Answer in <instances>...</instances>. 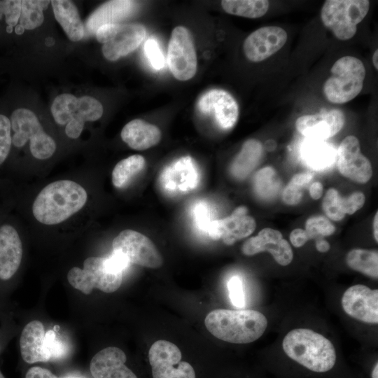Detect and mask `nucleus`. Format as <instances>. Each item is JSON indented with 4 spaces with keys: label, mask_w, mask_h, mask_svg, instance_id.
<instances>
[{
    "label": "nucleus",
    "mask_w": 378,
    "mask_h": 378,
    "mask_svg": "<svg viewBox=\"0 0 378 378\" xmlns=\"http://www.w3.org/2000/svg\"><path fill=\"white\" fill-rule=\"evenodd\" d=\"M253 187L257 195L263 200H272L281 188V181L271 167L260 169L254 176Z\"/></svg>",
    "instance_id": "obj_30"
},
{
    "label": "nucleus",
    "mask_w": 378,
    "mask_h": 378,
    "mask_svg": "<svg viewBox=\"0 0 378 378\" xmlns=\"http://www.w3.org/2000/svg\"><path fill=\"white\" fill-rule=\"evenodd\" d=\"M24 378H59L50 370L40 367L30 368L25 373Z\"/></svg>",
    "instance_id": "obj_46"
},
{
    "label": "nucleus",
    "mask_w": 378,
    "mask_h": 378,
    "mask_svg": "<svg viewBox=\"0 0 378 378\" xmlns=\"http://www.w3.org/2000/svg\"><path fill=\"white\" fill-rule=\"evenodd\" d=\"M208 331L215 337L234 344H247L260 338L267 327L261 312L253 309H217L204 319Z\"/></svg>",
    "instance_id": "obj_2"
},
{
    "label": "nucleus",
    "mask_w": 378,
    "mask_h": 378,
    "mask_svg": "<svg viewBox=\"0 0 378 378\" xmlns=\"http://www.w3.org/2000/svg\"><path fill=\"white\" fill-rule=\"evenodd\" d=\"M323 185L319 182L313 183L309 188V193L314 200L319 199L323 194Z\"/></svg>",
    "instance_id": "obj_49"
},
{
    "label": "nucleus",
    "mask_w": 378,
    "mask_h": 378,
    "mask_svg": "<svg viewBox=\"0 0 378 378\" xmlns=\"http://www.w3.org/2000/svg\"><path fill=\"white\" fill-rule=\"evenodd\" d=\"M199 182L197 167L190 156L182 157L168 165L160 176L162 189L170 195L190 192L197 186Z\"/></svg>",
    "instance_id": "obj_12"
},
{
    "label": "nucleus",
    "mask_w": 378,
    "mask_h": 378,
    "mask_svg": "<svg viewBox=\"0 0 378 378\" xmlns=\"http://www.w3.org/2000/svg\"><path fill=\"white\" fill-rule=\"evenodd\" d=\"M246 255H253L264 251L270 252L277 263L286 266L293 260V254L288 242L281 233L272 228H264L258 234L247 239L241 247Z\"/></svg>",
    "instance_id": "obj_16"
},
{
    "label": "nucleus",
    "mask_w": 378,
    "mask_h": 378,
    "mask_svg": "<svg viewBox=\"0 0 378 378\" xmlns=\"http://www.w3.org/2000/svg\"><path fill=\"white\" fill-rule=\"evenodd\" d=\"M336 158L340 172L357 183H366L372 174L370 160L360 152L358 139L348 136L340 144Z\"/></svg>",
    "instance_id": "obj_10"
},
{
    "label": "nucleus",
    "mask_w": 378,
    "mask_h": 378,
    "mask_svg": "<svg viewBox=\"0 0 378 378\" xmlns=\"http://www.w3.org/2000/svg\"><path fill=\"white\" fill-rule=\"evenodd\" d=\"M12 148L11 124L9 116L0 112V166L8 158Z\"/></svg>",
    "instance_id": "obj_35"
},
{
    "label": "nucleus",
    "mask_w": 378,
    "mask_h": 378,
    "mask_svg": "<svg viewBox=\"0 0 378 378\" xmlns=\"http://www.w3.org/2000/svg\"><path fill=\"white\" fill-rule=\"evenodd\" d=\"M377 212L376 213L374 218V223H373V229H374V237L376 240V241H378V236H377Z\"/></svg>",
    "instance_id": "obj_51"
},
{
    "label": "nucleus",
    "mask_w": 378,
    "mask_h": 378,
    "mask_svg": "<svg viewBox=\"0 0 378 378\" xmlns=\"http://www.w3.org/2000/svg\"><path fill=\"white\" fill-rule=\"evenodd\" d=\"M120 24H106L100 26L96 31V38L102 43L108 41L115 34Z\"/></svg>",
    "instance_id": "obj_44"
},
{
    "label": "nucleus",
    "mask_w": 378,
    "mask_h": 378,
    "mask_svg": "<svg viewBox=\"0 0 378 378\" xmlns=\"http://www.w3.org/2000/svg\"><path fill=\"white\" fill-rule=\"evenodd\" d=\"M49 1H22L19 24L23 29L32 30L40 27L44 20L43 9L50 4Z\"/></svg>",
    "instance_id": "obj_31"
},
{
    "label": "nucleus",
    "mask_w": 378,
    "mask_h": 378,
    "mask_svg": "<svg viewBox=\"0 0 378 378\" xmlns=\"http://www.w3.org/2000/svg\"><path fill=\"white\" fill-rule=\"evenodd\" d=\"M343 310L351 317L366 323H378V290L356 284L347 288L342 298Z\"/></svg>",
    "instance_id": "obj_11"
},
{
    "label": "nucleus",
    "mask_w": 378,
    "mask_h": 378,
    "mask_svg": "<svg viewBox=\"0 0 378 378\" xmlns=\"http://www.w3.org/2000/svg\"><path fill=\"white\" fill-rule=\"evenodd\" d=\"M129 262L115 253L108 257H89L83 268H71L67 274L70 285L85 295L97 288L104 293L117 290L122 281V272Z\"/></svg>",
    "instance_id": "obj_4"
},
{
    "label": "nucleus",
    "mask_w": 378,
    "mask_h": 378,
    "mask_svg": "<svg viewBox=\"0 0 378 378\" xmlns=\"http://www.w3.org/2000/svg\"><path fill=\"white\" fill-rule=\"evenodd\" d=\"M113 252L125 258L129 263L156 269L162 265L163 259L153 241L144 234L127 229L113 240Z\"/></svg>",
    "instance_id": "obj_8"
},
{
    "label": "nucleus",
    "mask_w": 378,
    "mask_h": 378,
    "mask_svg": "<svg viewBox=\"0 0 378 378\" xmlns=\"http://www.w3.org/2000/svg\"><path fill=\"white\" fill-rule=\"evenodd\" d=\"M103 106L99 101L90 96L78 98L76 113L86 122L99 120L103 115Z\"/></svg>",
    "instance_id": "obj_33"
},
{
    "label": "nucleus",
    "mask_w": 378,
    "mask_h": 378,
    "mask_svg": "<svg viewBox=\"0 0 378 378\" xmlns=\"http://www.w3.org/2000/svg\"><path fill=\"white\" fill-rule=\"evenodd\" d=\"M345 121L343 112L332 109L298 118L296 129L307 139L325 141L337 134Z\"/></svg>",
    "instance_id": "obj_18"
},
{
    "label": "nucleus",
    "mask_w": 378,
    "mask_h": 378,
    "mask_svg": "<svg viewBox=\"0 0 378 378\" xmlns=\"http://www.w3.org/2000/svg\"><path fill=\"white\" fill-rule=\"evenodd\" d=\"M221 6L227 13L248 18H259L267 12L270 2L266 0H223Z\"/></svg>",
    "instance_id": "obj_26"
},
{
    "label": "nucleus",
    "mask_w": 378,
    "mask_h": 378,
    "mask_svg": "<svg viewBox=\"0 0 378 378\" xmlns=\"http://www.w3.org/2000/svg\"><path fill=\"white\" fill-rule=\"evenodd\" d=\"M9 118L12 147L21 148L29 141L30 152L36 159L46 160L55 153L57 148L55 141L45 132L32 111L27 108H17L12 111Z\"/></svg>",
    "instance_id": "obj_5"
},
{
    "label": "nucleus",
    "mask_w": 378,
    "mask_h": 378,
    "mask_svg": "<svg viewBox=\"0 0 378 378\" xmlns=\"http://www.w3.org/2000/svg\"><path fill=\"white\" fill-rule=\"evenodd\" d=\"M66 378H79V377H66Z\"/></svg>",
    "instance_id": "obj_55"
},
{
    "label": "nucleus",
    "mask_w": 378,
    "mask_h": 378,
    "mask_svg": "<svg viewBox=\"0 0 378 378\" xmlns=\"http://www.w3.org/2000/svg\"><path fill=\"white\" fill-rule=\"evenodd\" d=\"M120 136L131 148L143 150L157 145L162 134L157 126L141 119H134L123 127Z\"/></svg>",
    "instance_id": "obj_22"
},
{
    "label": "nucleus",
    "mask_w": 378,
    "mask_h": 378,
    "mask_svg": "<svg viewBox=\"0 0 378 378\" xmlns=\"http://www.w3.org/2000/svg\"><path fill=\"white\" fill-rule=\"evenodd\" d=\"M45 329L37 320L28 323L23 328L20 337V355L27 364L51 360L44 345Z\"/></svg>",
    "instance_id": "obj_21"
},
{
    "label": "nucleus",
    "mask_w": 378,
    "mask_h": 378,
    "mask_svg": "<svg viewBox=\"0 0 378 378\" xmlns=\"http://www.w3.org/2000/svg\"><path fill=\"white\" fill-rule=\"evenodd\" d=\"M87 200V192L80 184L59 180L41 190L33 203L32 213L41 223L56 225L80 211Z\"/></svg>",
    "instance_id": "obj_1"
},
{
    "label": "nucleus",
    "mask_w": 378,
    "mask_h": 378,
    "mask_svg": "<svg viewBox=\"0 0 378 378\" xmlns=\"http://www.w3.org/2000/svg\"><path fill=\"white\" fill-rule=\"evenodd\" d=\"M78 97L70 93L57 96L52 105L51 113L55 122L61 125H66L76 113Z\"/></svg>",
    "instance_id": "obj_32"
},
{
    "label": "nucleus",
    "mask_w": 378,
    "mask_h": 378,
    "mask_svg": "<svg viewBox=\"0 0 378 378\" xmlns=\"http://www.w3.org/2000/svg\"><path fill=\"white\" fill-rule=\"evenodd\" d=\"M197 106L202 113L213 115L218 126L223 130L232 128L237 121L238 104L225 90L212 89L206 92L200 97Z\"/></svg>",
    "instance_id": "obj_14"
},
{
    "label": "nucleus",
    "mask_w": 378,
    "mask_h": 378,
    "mask_svg": "<svg viewBox=\"0 0 378 378\" xmlns=\"http://www.w3.org/2000/svg\"><path fill=\"white\" fill-rule=\"evenodd\" d=\"M302 188L290 181L283 191V200L289 205L300 203L302 197Z\"/></svg>",
    "instance_id": "obj_42"
},
{
    "label": "nucleus",
    "mask_w": 378,
    "mask_h": 378,
    "mask_svg": "<svg viewBox=\"0 0 378 378\" xmlns=\"http://www.w3.org/2000/svg\"><path fill=\"white\" fill-rule=\"evenodd\" d=\"M44 345L50 356L51 360L64 357L66 349L56 337L53 330H48L45 335Z\"/></svg>",
    "instance_id": "obj_40"
},
{
    "label": "nucleus",
    "mask_w": 378,
    "mask_h": 378,
    "mask_svg": "<svg viewBox=\"0 0 378 378\" xmlns=\"http://www.w3.org/2000/svg\"><path fill=\"white\" fill-rule=\"evenodd\" d=\"M0 378H5L4 374L1 372V370H0Z\"/></svg>",
    "instance_id": "obj_54"
},
{
    "label": "nucleus",
    "mask_w": 378,
    "mask_h": 378,
    "mask_svg": "<svg viewBox=\"0 0 378 378\" xmlns=\"http://www.w3.org/2000/svg\"><path fill=\"white\" fill-rule=\"evenodd\" d=\"M348 266L373 279L378 277V253L377 251L353 249L346 258Z\"/></svg>",
    "instance_id": "obj_27"
},
{
    "label": "nucleus",
    "mask_w": 378,
    "mask_h": 378,
    "mask_svg": "<svg viewBox=\"0 0 378 378\" xmlns=\"http://www.w3.org/2000/svg\"><path fill=\"white\" fill-rule=\"evenodd\" d=\"M146 160L142 155H133L118 162L112 172V183L117 188L127 186L132 177L144 169Z\"/></svg>",
    "instance_id": "obj_28"
},
{
    "label": "nucleus",
    "mask_w": 378,
    "mask_h": 378,
    "mask_svg": "<svg viewBox=\"0 0 378 378\" xmlns=\"http://www.w3.org/2000/svg\"><path fill=\"white\" fill-rule=\"evenodd\" d=\"M371 378H378V363L376 362L374 364L372 372H371Z\"/></svg>",
    "instance_id": "obj_52"
},
{
    "label": "nucleus",
    "mask_w": 378,
    "mask_h": 378,
    "mask_svg": "<svg viewBox=\"0 0 378 378\" xmlns=\"http://www.w3.org/2000/svg\"><path fill=\"white\" fill-rule=\"evenodd\" d=\"M262 154L263 147L259 141L253 139L247 140L232 161L230 173L237 179H244L256 167Z\"/></svg>",
    "instance_id": "obj_25"
},
{
    "label": "nucleus",
    "mask_w": 378,
    "mask_h": 378,
    "mask_svg": "<svg viewBox=\"0 0 378 378\" xmlns=\"http://www.w3.org/2000/svg\"><path fill=\"white\" fill-rule=\"evenodd\" d=\"M21 0L3 1L1 19L4 20L6 26L13 28L18 24L21 14Z\"/></svg>",
    "instance_id": "obj_37"
},
{
    "label": "nucleus",
    "mask_w": 378,
    "mask_h": 378,
    "mask_svg": "<svg viewBox=\"0 0 378 378\" xmlns=\"http://www.w3.org/2000/svg\"><path fill=\"white\" fill-rule=\"evenodd\" d=\"M167 64L173 76L179 80L191 79L197 71V55L194 41L185 27H176L171 34L167 50Z\"/></svg>",
    "instance_id": "obj_9"
},
{
    "label": "nucleus",
    "mask_w": 378,
    "mask_h": 378,
    "mask_svg": "<svg viewBox=\"0 0 378 378\" xmlns=\"http://www.w3.org/2000/svg\"><path fill=\"white\" fill-rule=\"evenodd\" d=\"M287 41V33L277 26L260 27L244 40L243 50L246 57L253 62L263 61L279 51Z\"/></svg>",
    "instance_id": "obj_13"
},
{
    "label": "nucleus",
    "mask_w": 378,
    "mask_h": 378,
    "mask_svg": "<svg viewBox=\"0 0 378 378\" xmlns=\"http://www.w3.org/2000/svg\"><path fill=\"white\" fill-rule=\"evenodd\" d=\"M127 356L118 347L108 346L97 352L90 363L92 378H139L127 365Z\"/></svg>",
    "instance_id": "obj_19"
},
{
    "label": "nucleus",
    "mask_w": 378,
    "mask_h": 378,
    "mask_svg": "<svg viewBox=\"0 0 378 378\" xmlns=\"http://www.w3.org/2000/svg\"><path fill=\"white\" fill-rule=\"evenodd\" d=\"M304 162L315 171H323L335 163L337 152L334 146L325 141L306 139L301 148Z\"/></svg>",
    "instance_id": "obj_24"
},
{
    "label": "nucleus",
    "mask_w": 378,
    "mask_h": 378,
    "mask_svg": "<svg viewBox=\"0 0 378 378\" xmlns=\"http://www.w3.org/2000/svg\"><path fill=\"white\" fill-rule=\"evenodd\" d=\"M330 74L323 85V92L329 102H348L362 90L365 68L359 59L351 56L340 58L330 69Z\"/></svg>",
    "instance_id": "obj_6"
},
{
    "label": "nucleus",
    "mask_w": 378,
    "mask_h": 378,
    "mask_svg": "<svg viewBox=\"0 0 378 378\" xmlns=\"http://www.w3.org/2000/svg\"><path fill=\"white\" fill-rule=\"evenodd\" d=\"M305 231L309 239H317L323 237L329 236L335 231V226L323 216H313L309 218L306 223Z\"/></svg>",
    "instance_id": "obj_34"
},
{
    "label": "nucleus",
    "mask_w": 378,
    "mask_h": 378,
    "mask_svg": "<svg viewBox=\"0 0 378 378\" xmlns=\"http://www.w3.org/2000/svg\"><path fill=\"white\" fill-rule=\"evenodd\" d=\"M55 18L69 40L80 41L84 35V25L76 5L69 0L50 1Z\"/></svg>",
    "instance_id": "obj_23"
},
{
    "label": "nucleus",
    "mask_w": 378,
    "mask_h": 378,
    "mask_svg": "<svg viewBox=\"0 0 378 378\" xmlns=\"http://www.w3.org/2000/svg\"><path fill=\"white\" fill-rule=\"evenodd\" d=\"M341 200L342 197L334 188L329 189L324 197L323 211L326 216L333 220H340L345 216L342 209Z\"/></svg>",
    "instance_id": "obj_36"
},
{
    "label": "nucleus",
    "mask_w": 378,
    "mask_h": 378,
    "mask_svg": "<svg viewBox=\"0 0 378 378\" xmlns=\"http://www.w3.org/2000/svg\"><path fill=\"white\" fill-rule=\"evenodd\" d=\"M377 55H378V50L376 49L375 52L373 54V57H372V62H373L374 66L375 67L376 69H378Z\"/></svg>",
    "instance_id": "obj_53"
},
{
    "label": "nucleus",
    "mask_w": 378,
    "mask_h": 378,
    "mask_svg": "<svg viewBox=\"0 0 378 378\" xmlns=\"http://www.w3.org/2000/svg\"><path fill=\"white\" fill-rule=\"evenodd\" d=\"M134 2L131 1H111L103 4L92 15L91 21L97 24V29L128 15L134 9Z\"/></svg>",
    "instance_id": "obj_29"
},
{
    "label": "nucleus",
    "mask_w": 378,
    "mask_h": 378,
    "mask_svg": "<svg viewBox=\"0 0 378 378\" xmlns=\"http://www.w3.org/2000/svg\"><path fill=\"white\" fill-rule=\"evenodd\" d=\"M312 174L308 172L297 174L292 178L290 182L303 188L308 184L312 178Z\"/></svg>",
    "instance_id": "obj_48"
},
{
    "label": "nucleus",
    "mask_w": 378,
    "mask_h": 378,
    "mask_svg": "<svg viewBox=\"0 0 378 378\" xmlns=\"http://www.w3.org/2000/svg\"><path fill=\"white\" fill-rule=\"evenodd\" d=\"M85 121L76 113L66 125L65 133L71 139H77L81 134Z\"/></svg>",
    "instance_id": "obj_43"
},
{
    "label": "nucleus",
    "mask_w": 378,
    "mask_h": 378,
    "mask_svg": "<svg viewBox=\"0 0 378 378\" xmlns=\"http://www.w3.org/2000/svg\"><path fill=\"white\" fill-rule=\"evenodd\" d=\"M316 248L319 252L325 253L330 249V244L327 241L321 238L316 240Z\"/></svg>",
    "instance_id": "obj_50"
},
{
    "label": "nucleus",
    "mask_w": 378,
    "mask_h": 378,
    "mask_svg": "<svg viewBox=\"0 0 378 378\" xmlns=\"http://www.w3.org/2000/svg\"><path fill=\"white\" fill-rule=\"evenodd\" d=\"M369 8L368 0H327L321 8V18L337 39L346 41L356 34L357 24L365 18Z\"/></svg>",
    "instance_id": "obj_7"
},
{
    "label": "nucleus",
    "mask_w": 378,
    "mask_h": 378,
    "mask_svg": "<svg viewBox=\"0 0 378 378\" xmlns=\"http://www.w3.org/2000/svg\"><path fill=\"white\" fill-rule=\"evenodd\" d=\"M23 246L16 227L10 223L0 225V281L11 280L18 272L22 259Z\"/></svg>",
    "instance_id": "obj_17"
},
{
    "label": "nucleus",
    "mask_w": 378,
    "mask_h": 378,
    "mask_svg": "<svg viewBox=\"0 0 378 378\" xmlns=\"http://www.w3.org/2000/svg\"><path fill=\"white\" fill-rule=\"evenodd\" d=\"M144 50L149 62L154 69L160 70L164 66V56L155 39H148L145 43Z\"/></svg>",
    "instance_id": "obj_39"
},
{
    "label": "nucleus",
    "mask_w": 378,
    "mask_h": 378,
    "mask_svg": "<svg viewBox=\"0 0 378 378\" xmlns=\"http://www.w3.org/2000/svg\"><path fill=\"white\" fill-rule=\"evenodd\" d=\"M146 34L145 27L140 23L119 24L113 36L103 44L104 57L111 62L116 61L136 50Z\"/></svg>",
    "instance_id": "obj_20"
},
{
    "label": "nucleus",
    "mask_w": 378,
    "mask_h": 378,
    "mask_svg": "<svg viewBox=\"0 0 378 378\" xmlns=\"http://www.w3.org/2000/svg\"><path fill=\"white\" fill-rule=\"evenodd\" d=\"M309 239L306 231L300 228L293 230L290 234V242L295 247L302 246Z\"/></svg>",
    "instance_id": "obj_47"
},
{
    "label": "nucleus",
    "mask_w": 378,
    "mask_h": 378,
    "mask_svg": "<svg viewBox=\"0 0 378 378\" xmlns=\"http://www.w3.org/2000/svg\"><path fill=\"white\" fill-rule=\"evenodd\" d=\"M195 221L202 230L207 231L211 223L209 215L206 206L204 204H198L195 208Z\"/></svg>",
    "instance_id": "obj_45"
},
{
    "label": "nucleus",
    "mask_w": 378,
    "mask_h": 378,
    "mask_svg": "<svg viewBox=\"0 0 378 378\" xmlns=\"http://www.w3.org/2000/svg\"><path fill=\"white\" fill-rule=\"evenodd\" d=\"M255 227V220L247 215V209L241 206L230 216L211 221L206 232L213 239H221L226 245L230 246L250 235Z\"/></svg>",
    "instance_id": "obj_15"
},
{
    "label": "nucleus",
    "mask_w": 378,
    "mask_h": 378,
    "mask_svg": "<svg viewBox=\"0 0 378 378\" xmlns=\"http://www.w3.org/2000/svg\"><path fill=\"white\" fill-rule=\"evenodd\" d=\"M365 203V196L360 192H355L348 197L341 200L342 209L343 212L353 214L360 209Z\"/></svg>",
    "instance_id": "obj_41"
},
{
    "label": "nucleus",
    "mask_w": 378,
    "mask_h": 378,
    "mask_svg": "<svg viewBox=\"0 0 378 378\" xmlns=\"http://www.w3.org/2000/svg\"><path fill=\"white\" fill-rule=\"evenodd\" d=\"M227 288L232 304L237 308H244L245 296L241 277L239 276H232L227 282Z\"/></svg>",
    "instance_id": "obj_38"
},
{
    "label": "nucleus",
    "mask_w": 378,
    "mask_h": 378,
    "mask_svg": "<svg viewBox=\"0 0 378 378\" xmlns=\"http://www.w3.org/2000/svg\"><path fill=\"white\" fill-rule=\"evenodd\" d=\"M282 346L288 357L314 372H328L336 363V351L332 342L310 329L290 330L284 337Z\"/></svg>",
    "instance_id": "obj_3"
}]
</instances>
